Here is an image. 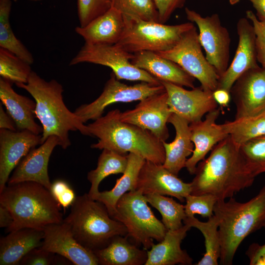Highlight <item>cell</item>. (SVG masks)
I'll return each instance as SVG.
<instances>
[{
	"label": "cell",
	"instance_id": "1",
	"mask_svg": "<svg viewBox=\"0 0 265 265\" xmlns=\"http://www.w3.org/2000/svg\"><path fill=\"white\" fill-rule=\"evenodd\" d=\"M194 174L190 194H211L218 201L250 186L256 177L229 135L198 163Z\"/></svg>",
	"mask_w": 265,
	"mask_h": 265
},
{
	"label": "cell",
	"instance_id": "2",
	"mask_svg": "<svg viewBox=\"0 0 265 265\" xmlns=\"http://www.w3.org/2000/svg\"><path fill=\"white\" fill-rule=\"evenodd\" d=\"M16 86L27 91L36 102V118L43 128L42 144L50 136L54 135L59 139V146L66 149L71 144L70 131H78L89 136L86 125L66 106L63 88L57 81H47L32 71L26 83Z\"/></svg>",
	"mask_w": 265,
	"mask_h": 265
},
{
	"label": "cell",
	"instance_id": "3",
	"mask_svg": "<svg viewBox=\"0 0 265 265\" xmlns=\"http://www.w3.org/2000/svg\"><path fill=\"white\" fill-rule=\"evenodd\" d=\"M0 204L8 209L13 218L5 230L8 233L26 228L44 230L63 221L61 206L51 191L36 182L7 185L0 192Z\"/></svg>",
	"mask_w": 265,
	"mask_h": 265
},
{
	"label": "cell",
	"instance_id": "4",
	"mask_svg": "<svg viewBox=\"0 0 265 265\" xmlns=\"http://www.w3.org/2000/svg\"><path fill=\"white\" fill-rule=\"evenodd\" d=\"M118 109L86 125L89 136L98 138L91 148L109 149L122 155L132 153L154 163L163 164L165 151L162 141L150 131L120 119Z\"/></svg>",
	"mask_w": 265,
	"mask_h": 265
},
{
	"label": "cell",
	"instance_id": "5",
	"mask_svg": "<svg viewBox=\"0 0 265 265\" xmlns=\"http://www.w3.org/2000/svg\"><path fill=\"white\" fill-rule=\"evenodd\" d=\"M214 215L219 221L221 245L220 263L232 265L237 249L251 233L264 227L265 223V186L258 194L245 203L232 197L216 202Z\"/></svg>",
	"mask_w": 265,
	"mask_h": 265
},
{
	"label": "cell",
	"instance_id": "6",
	"mask_svg": "<svg viewBox=\"0 0 265 265\" xmlns=\"http://www.w3.org/2000/svg\"><path fill=\"white\" fill-rule=\"evenodd\" d=\"M63 221L77 241L92 251L105 248L117 236L127 235L126 227L110 216L104 204L88 193L76 197Z\"/></svg>",
	"mask_w": 265,
	"mask_h": 265
},
{
	"label": "cell",
	"instance_id": "7",
	"mask_svg": "<svg viewBox=\"0 0 265 265\" xmlns=\"http://www.w3.org/2000/svg\"><path fill=\"white\" fill-rule=\"evenodd\" d=\"M145 195L139 190L124 194L118 201L113 218L121 222L127 230L130 241L146 250L161 241L168 231L147 205Z\"/></svg>",
	"mask_w": 265,
	"mask_h": 265
},
{
	"label": "cell",
	"instance_id": "8",
	"mask_svg": "<svg viewBox=\"0 0 265 265\" xmlns=\"http://www.w3.org/2000/svg\"><path fill=\"white\" fill-rule=\"evenodd\" d=\"M125 27L116 43L126 52L135 53L142 51L164 52L175 46L183 34L194 25L187 22L166 25L124 16Z\"/></svg>",
	"mask_w": 265,
	"mask_h": 265
},
{
	"label": "cell",
	"instance_id": "9",
	"mask_svg": "<svg viewBox=\"0 0 265 265\" xmlns=\"http://www.w3.org/2000/svg\"><path fill=\"white\" fill-rule=\"evenodd\" d=\"M133 53L126 52L116 44H89L84 43L69 65L89 63L109 67L117 80L140 81L153 84L160 81L131 62Z\"/></svg>",
	"mask_w": 265,
	"mask_h": 265
},
{
	"label": "cell",
	"instance_id": "10",
	"mask_svg": "<svg viewBox=\"0 0 265 265\" xmlns=\"http://www.w3.org/2000/svg\"><path fill=\"white\" fill-rule=\"evenodd\" d=\"M195 26L185 32L171 49L156 53L179 65L196 79L205 90L213 92L218 87L219 76L203 54Z\"/></svg>",
	"mask_w": 265,
	"mask_h": 265
},
{
	"label": "cell",
	"instance_id": "11",
	"mask_svg": "<svg viewBox=\"0 0 265 265\" xmlns=\"http://www.w3.org/2000/svg\"><path fill=\"white\" fill-rule=\"evenodd\" d=\"M165 91L161 83L141 82L132 85L126 84L119 81L111 72L101 94L92 102L79 106L74 113L84 124L89 120H95L102 116L105 108L111 104L141 101Z\"/></svg>",
	"mask_w": 265,
	"mask_h": 265
},
{
	"label": "cell",
	"instance_id": "12",
	"mask_svg": "<svg viewBox=\"0 0 265 265\" xmlns=\"http://www.w3.org/2000/svg\"><path fill=\"white\" fill-rule=\"evenodd\" d=\"M185 13L187 19L198 26L199 41L205 51L206 57L220 77L229 66L231 41L228 30L222 25L216 13L203 17L187 7Z\"/></svg>",
	"mask_w": 265,
	"mask_h": 265
},
{
	"label": "cell",
	"instance_id": "13",
	"mask_svg": "<svg viewBox=\"0 0 265 265\" xmlns=\"http://www.w3.org/2000/svg\"><path fill=\"white\" fill-rule=\"evenodd\" d=\"M166 91L140 101L132 109L120 113L123 122L137 126L150 131L161 141L169 137L167 127L172 114L167 103Z\"/></svg>",
	"mask_w": 265,
	"mask_h": 265
},
{
	"label": "cell",
	"instance_id": "14",
	"mask_svg": "<svg viewBox=\"0 0 265 265\" xmlns=\"http://www.w3.org/2000/svg\"><path fill=\"white\" fill-rule=\"evenodd\" d=\"M230 94L236 106L235 119L265 113V68L259 66L244 72L234 83Z\"/></svg>",
	"mask_w": 265,
	"mask_h": 265
},
{
	"label": "cell",
	"instance_id": "15",
	"mask_svg": "<svg viewBox=\"0 0 265 265\" xmlns=\"http://www.w3.org/2000/svg\"><path fill=\"white\" fill-rule=\"evenodd\" d=\"M160 82L167 92V103L171 112L189 124L201 120L205 114L217 107L213 92L205 90L201 86L186 90L169 82Z\"/></svg>",
	"mask_w": 265,
	"mask_h": 265
},
{
	"label": "cell",
	"instance_id": "16",
	"mask_svg": "<svg viewBox=\"0 0 265 265\" xmlns=\"http://www.w3.org/2000/svg\"><path fill=\"white\" fill-rule=\"evenodd\" d=\"M44 238L40 248L66 258L75 265H98V260L93 251L79 243L69 226L63 221L44 229Z\"/></svg>",
	"mask_w": 265,
	"mask_h": 265
},
{
	"label": "cell",
	"instance_id": "17",
	"mask_svg": "<svg viewBox=\"0 0 265 265\" xmlns=\"http://www.w3.org/2000/svg\"><path fill=\"white\" fill-rule=\"evenodd\" d=\"M238 44L234 58L226 71L219 77L217 88L231 89L237 80L247 70L259 66L257 63L256 35L253 26L246 18L237 24Z\"/></svg>",
	"mask_w": 265,
	"mask_h": 265
},
{
	"label": "cell",
	"instance_id": "18",
	"mask_svg": "<svg viewBox=\"0 0 265 265\" xmlns=\"http://www.w3.org/2000/svg\"><path fill=\"white\" fill-rule=\"evenodd\" d=\"M135 190L141 191L144 194L173 196L184 202L191 193V185L184 182L162 164L146 160L139 171Z\"/></svg>",
	"mask_w": 265,
	"mask_h": 265
},
{
	"label": "cell",
	"instance_id": "19",
	"mask_svg": "<svg viewBox=\"0 0 265 265\" xmlns=\"http://www.w3.org/2000/svg\"><path fill=\"white\" fill-rule=\"evenodd\" d=\"M42 144L41 134L26 130L0 129V192L21 159Z\"/></svg>",
	"mask_w": 265,
	"mask_h": 265
},
{
	"label": "cell",
	"instance_id": "20",
	"mask_svg": "<svg viewBox=\"0 0 265 265\" xmlns=\"http://www.w3.org/2000/svg\"><path fill=\"white\" fill-rule=\"evenodd\" d=\"M59 144V138L52 135L39 147L31 150L14 169L8 180V185L34 182L50 190L52 184L48 174V164L53 149Z\"/></svg>",
	"mask_w": 265,
	"mask_h": 265
},
{
	"label": "cell",
	"instance_id": "21",
	"mask_svg": "<svg viewBox=\"0 0 265 265\" xmlns=\"http://www.w3.org/2000/svg\"><path fill=\"white\" fill-rule=\"evenodd\" d=\"M220 109L208 113L204 120L191 123V139L194 145L191 156L187 159L185 167L190 174H194L198 163L203 160L214 147L229 135L222 124L216 123Z\"/></svg>",
	"mask_w": 265,
	"mask_h": 265
},
{
	"label": "cell",
	"instance_id": "22",
	"mask_svg": "<svg viewBox=\"0 0 265 265\" xmlns=\"http://www.w3.org/2000/svg\"><path fill=\"white\" fill-rule=\"evenodd\" d=\"M131 63L143 69L159 81L169 82L180 86L195 88V79L174 62L156 53L142 51L133 54Z\"/></svg>",
	"mask_w": 265,
	"mask_h": 265
},
{
	"label": "cell",
	"instance_id": "23",
	"mask_svg": "<svg viewBox=\"0 0 265 265\" xmlns=\"http://www.w3.org/2000/svg\"><path fill=\"white\" fill-rule=\"evenodd\" d=\"M12 83L0 78V99L14 121L17 130H26L41 134L43 128L35 120V101L17 93L13 89Z\"/></svg>",
	"mask_w": 265,
	"mask_h": 265
},
{
	"label": "cell",
	"instance_id": "24",
	"mask_svg": "<svg viewBox=\"0 0 265 265\" xmlns=\"http://www.w3.org/2000/svg\"><path fill=\"white\" fill-rule=\"evenodd\" d=\"M125 27L122 13L112 7L86 26H78L76 33L89 44H115L120 39Z\"/></svg>",
	"mask_w": 265,
	"mask_h": 265
},
{
	"label": "cell",
	"instance_id": "25",
	"mask_svg": "<svg viewBox=\"0 0 265 265\" xmlns=\"http://www.w3.org/2000/svg\"><path fill=\"white\" fill-rule=\"evenodd\" d=\"M168 123L174 127L176 132L174 140L170 143L162 141L165 151V160L163 166L178 176L185 167L187 158L191 155L194 145L191 139L189 123L174 113L170 115Z\"/></svg>",
	"mask_w": 265,
	"mask_h": 265
},
{
	"label": "cell",
	"instance_id": "26",
	"mask_svg": "<svg viewBox=\"0 0 265 265\" xmlns=\"http://www.w3.org/2000/svg\"><path fill=\"white\" fill-rule=\"evenodd\" d=\"M191 227L184 224L175 230H168L158 244H154L147 250V260L144 265H190L192 259L181 247L182 241Z\"/></svg>",
	"mask_w": 265,
	"mask_h": 265
},
{
	"label": "cell",
	"instance_id": "27",
	"mask_svg": "<svg viewBox=\"0 0 265 265\" xmlns=\"http://www.w3.org/2000/svg\"><path fill=\"white\" fill-rule=\"evenodd\" d=\"M44 231L23 228L9 233L0 239V265H19L30 251L39 247L44 238Z\"/></svg>",
	"mask_w": 265,
	"mask_h": 265
},
{
	"label": "cell",
	"instance_id": "28",
	"mask_svg": "<svg viewBox=\"0 0 265 265\" xmlns=\"http://www.w3.org/2000/svg\"><path fill=\"white\" fill-rule=\"evenodd\" d=\"M93 252L102 265H142L148 258L147 250L139 249L126 236H117L106 247Z\"/></svg>",
	"mask_w": 265,
	"mask_h": 265
},
{
	"label": "cell",
	"instance_id": "29",
	"mask_svg": "<svg viewBox=\"0 0 265 265\" xmlns=\"http://www.w3.org/2000/svg\"><path fill=\"white\" fill-rule=\"evenodd\" d=\"M127 156L126 169L116 180L114 186L108 191H99L92 198L104 204L111 217L115 213L118 200L128 191L135 190L139 171L146 160L142 157L132 153H129Z\"/></svg>",
	"mask_w": 265,
	"mask_h": 265
},
{
	"label": "cell",
	"instance_id": "30",
	"mask_svg": "<svg viewBox=\"0 0 265 265\" xmlns=\"http://www.w3.org/2000/svg\"><path fill=\"white\" fill-rule=\"evenodd\" d=\"M128 164V156L113 151L104 149L100 155L97 167L87 174V179L91 183L88 193L93 198L99 192V186L106 177L112 175L123 174Z\"/></svg>",
	"mask_w": 265,
	"mask_h": 265
},
{
	"label": "cell",
	"instance_id": "31",
	"mask_svg": "<svg viewBox=\"0 0 265 265\" xmlns=\"http://www.w3.org/2000/svg\"><path fill=\"white\" fill-rule=\"evenodd\" d=\"M184 224L198 229L205 238L206 252L197 265H217L220 258L221 245L218 232L219 221L213 215L207 222H202L193 216H186Z\"/></svg>",
	"mask_w": 265,
	"mask_h": 265
},
{
	"label": "cell",
	"instance_id": "32",
	"mask_svg": "<svg viewBox=\"0 0 265 265\" xmlns=\"http://www.w3.org/2000/svg\"><path fill=\"white\" fill-rule=\"evenodd\" d=\"M11 4V0H0V47L31 65L34 62L32 54L15 35L10 25Z\"/></svg>",
	"mask_w": 265,
	"mask_h": 265
},
{
	"label": "cell",
	"instance_id": "33",
	"mask_svg": "<svg viewBox=\"0 0 265 265\" xmlns=\"http://www.w3.org/2000/svg\"><path fill=\"white\" fill-rule=\"evenodd\" d=\"M222 125L233 141L239 146L251 139L265 135V113L255 117L227 121Z\"/></svg>",
	"mask_w": 265,
	"mask_h": 265
},
{
	"label": "cell",
	"instance_id": "34",
	"mask_svg": "<svg viewBox=\"0 0 265 265\" xmlns=\"http://www.w3.org/2000/svg\"><path fill=\"white\" fill-rule=\"evenodd\" d=\"M148 203L160 213L161 221L167 230H175L181 228L186 217L185 205L172 198L157 194H144Z\"/></svg>",
	"mask_w": 265,
	"mask_h": 265
},
{
	"label": "cell",
	"instance_id": "35",
	"mask_svg": "<svg viewBox=\"0 0 265 265\" xmlns=\"http://www.w3.org/2000/svg\"><path fill=\"white\" fill-rule=\"evenodd\" d=\"M30 64L8 50L0 48V77L16 85L27 82L31 73Z\"/></svg>",
	"mask_w": 265,
	"mask_h": 265
},
{
	"label": "cell",
	"instance_id": "36",
	"mask_svg": "<svg viewBox=\"0 0 265 265\" xmlns=\"http://www.w3.org/2000/svg\"><path fill=\"white\" fill-rule=\"evenodd\" d=\"M112 7L125 16L159 23L154 0H113Z\"/></svg>",
	"mask_w": 265,
	"mask_h": 265
},
{
	"label": "cell",
	"instance_id": "37",
	"mask_svg": "<svg viewBox=\"0 0 265 265\" xmlns=\"http://www.w3.org/2000/svg\"><path fill=\"white\" fill-rule=\"evenodd\" d=\"M239 150L256 176L265 173V135L246 141L239 146Z\"/></svg>",
	"mask_w": 265,
	"mask_h": 265
},
{
	"label": "cell",
	"instance_id": "38",
	"mask_svg": "<svg viewBox=\"0 0 265 265\" xmlns=\"http://www.w3.org/2000/svg\"><path fill=\"white\" fill-rule=\"evenodd\" d=\"M113 0H77L80 26L83 27L112 6Z\"/></svg>",
	"mask_w": 265,
	"mask_h": 265
},
{
	"label": "cell",
	"instance_id": "39",
	"mask_svg": "<svg viewBox=\"0 0 265 265\" xmlns=\"http://www.w3.org/2000/svg\"><path fill=\"white\" fill-rule=\"evenodd\" d=\"M217 201V198L211 194H189L186 198V215L193 216L195 214H199L204 217L210 218L214 215L213 209Z\"/></svg>",
	"mask_w": 265,
	"mask_h": 265
},
{
	"label": "cell",
	"instance_id": "40",
	"mask_svg": "<svg viewBox=\"0 0 265 265\" xmlns=\"http://www.w3.org/2000/svg\"><path fill=\"white\" fill-rule=\"evenodd\" d=\"M56 254L44 250L40 247L33 249L21 260L19 265H50L63 263L65 262Z\"/></svg>",
	"mask_w": 265,
	"mask_h": 265
},
{
	"label": "cell",
	"instance_id": "41",
	"mask_svg": "<svg viewBox=\"0 0 265 265\" xmlns=\"http://www.w3.org/2000/svg\"><path fill=\"white\" fill-rule=\"evenodd\" d=\"M246 16L254 27L258 62L265 68V21L258 20L251 10L246 11Z\"/></svg>",
	"mask_w": 265,
	"mask_h": 265
},
{
	"label": "cell",
	"instance_id": "42",
	"mask_svg": "<svg viewBox=\"0 0 265 265\" xmlns=\"http://www.w3.org/2000/svg\"><path fill=\"white\" fill-rule=\"evenodd\" d=\"M50 191L58 204L64 209L71 206L76 197L74 190L62 180L53 182Z\"/></svg>",
	"mask_w": 265,
	"mask_h": 265
},
{
	"label": "cell",
	"instance_id": "43",
	"mask_svg": "<svg viewBox=\"0 0 265 265\" xmlns=\"http://www.w3.org/2000/svg\"><path fill=\"white\" fill-rule=\"evenodd\" d=\"M159 13V23H165L175 11L184 7L186 0H154Z\"/></svg>",
	"mask_w": 265,
	"mask_h": 265
},
{
	"label": "cell",
	"instance_id": "44",
	"mask_svg": "<svg viewBox=\"0 0 265 265\" xmlns=\"http://www.w3.org/2000/svg\"><path fill=\"white\" fill-rule=\"evenodd\" d=\"M264 254H265V244L261 245L257 243H253L246 252L251 265H255L259 258Z\"/></svg>",
	"mask_w": 265,
	"mask_h": 265
},
{
	"label": "cell",
	"instance_id": "45",
	"mask_svg": "<svg viewBox=\"0 0 265 265\" xmlns=\"http://www.w3.org/2000/svg\"><path fill=\"white\" fill-rule=\"evenodd\" d=\"M0 129L17 131L16 124L12 117L0 104Z\"/></svg>",
	"mask_w": 265,
	"mask_h": 265
},
{
	"label": "cell",
	"instance_id": "46",
	"mask_svg": "<svg viewBox=\"0 0 265 265\" xmlns=\"http://www.w3.org/2000/svg\"><path fill=\"white\" fill-rule=\"evenodd\" d=\"M213 96L217 104L222 107H227L231 99L230 92L221 88L215 90L213 92Z\"/></svg>",
	"mask_w": 265,
	"mask_h": 265
},
{
	"label": "cell",
	"instance_id": "47",
	"mask_svg": "<svg viewBox=\"0 0 265 265\" xmlns=\"http://www.w3.org/2000/svg\"><path fill=\"white\" fill-rule=\"evenodd\" d=\"M13 221V216L7 208L0 204V227L7 228Z\"/></svg>",
	"mask_w": 265,
	"mask_h": 265
},
{
	"label": "cell",
	"instance_id": "48",
	"mask_svg": "<svg viewBox=\"0 0 265 265\" xmlns=\"http://www.w3.org/2000/svg\"><path fill=\"white\" fill-rule=\"evenodd\" d=\"M256 11V16L260 21H265V0H248Z\"/></svg>",
	"mask_w": 265,
	"mask_h": 265
},
{
	"label": "cell",
	"instance_id": "49",
	"mask_svg": "<svg viewBox=\"0 0 265 265\" xmlns=\"http://www.w3.org/2000/svg\"><path fill=\"white\" fill-rule=\"evenodd\" d=\"M255 265H265V254L259 258L256 262Z\"/></svg>",
	"mask_w": 265,
	"mask_h": 265
},
{
	"label": "cell",
	"instance_id": "50",
	"mask_svg": "<svg viewBox=\"0 0 265 265\" xmlns=\"http://www.w3.org/2000/svg\"><path fill=\"white\" fill-rule=\"evenodd\" d=\"M240 0H229L230 3L231 5H235L240 1Z\"/></svg>",
	"mask_w": 265,
	"mask_h": 265
},
{
	"label": "cell",
	"instance_id": "51",
	"mask_svg": "<svg viewBox=\"0 0 265 265\" xmlns=\"http://www.w3.org/2000/svg\"><path fill=\"white\" fill-rule=\"evenodd\" d=\"M33 0V1H39V0Z\"/></svg>",
	"mask_w": 265,
	"mask_h": 265
},
{
	"label": "cell",
	"instance_id": "52",
	"mask_svg": "<svg viewBox=\"0 0 265 265\" xmlns=\"http://www.w3.org/2000/svg\"><path fill=\"white\" fill-rule=\"evenodd\" d=\"M264 228H265V224H264Z\"/></svg>",
	"mask_w": 265,
	"mask_h": 265
}]
</instances>
